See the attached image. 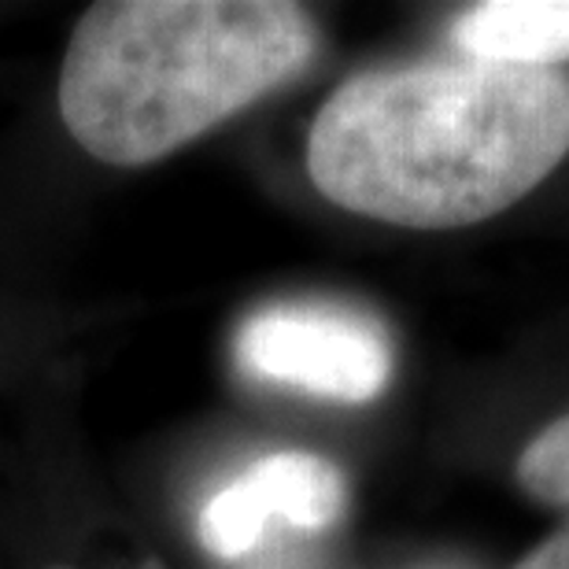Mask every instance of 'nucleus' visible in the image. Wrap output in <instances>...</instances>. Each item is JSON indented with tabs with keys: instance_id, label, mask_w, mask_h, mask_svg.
<instances>
[{
	"instance_id": "obj_1",
	"label": "nucleus",
	"mask_w": 569,
	"mask_h": 569,
	"mask_svg": "<svg viewBox=\"0 0 569 569\" xmlns=\"http://www.w3.org/2000/svg\"><path fill=\"white\" fill-rule=\"evenodd\" d=\"M566 156V71L432 56L340 82L311 122L307 174L362 219L459 230L515 208Z\"/></svg>"
},
{
	"instance_id": "obj_2",
	"label": "nucleus",
	"mask_w": 569,
	"mask_h": 569,
	"mask_svg": "<svg viewBox=\"0 0 569 569\" xmlns=\"http://www.w3.org/2000/svg\"><path fill=\"white\" fill-rule=\"evenodd\" d=\"M318 44L281 0H104L67 44L60 119L100 163L144 167L292 82Z\"/></svg>"
},
{
	"instance_id": "obj_3",
	"label": "nucleus",
	"mask_w": 569,
	"mask_h": 569,
	"mask_svg": "<svg viewBox=\"0 0 569 569\" xmlns=\"http://www.w3.org/2000/svg\"><path fill=\"white\" fill-rule=\"evenodd\" d=\"M248 378L318 400L370 403L392 381V345L370 315L333 303H270L233 340Z\"/></svg>"
},
{
	"instance_id": "obj_4",
	"label": "nucleus",
	"mask_w": 569,
	"mask_h": 569,
	"mask_svg": "<svg viewBox=\"0 0 569 569\" xmlns=\"http://www.w3.org/2000/svg\"><path fill=\"white\" fill-rule=\"evenodd\" d=\"M348 485L311 451H274L222 485L200 510V543L214 559H244L274 526L322 532L345 515Z\"/></svg>"
},
{
	"instance_id": "obj_5",
	"label": "nucleus",
	"mask_w": 569,
	"mask_h": 569,
	"mask_svg": "<svg viewBox=\"0 0 569 569\" xmlns=\"http://www.w3.org/2000/svg\"><path fill=\"white\" fill-rule=\"evenodd\" d=\"M459 56L518 67L569 63V0H481L451 22Z\"/></svg>"
},
{
	"instance_id": "obj_6",
	"label": "nucleus",
	"mask_w": 569,
	"mask_h": 569,
	"mask_svg": "<svg viewBox=\"0 0 569 569\" xmlns=\"http://www.w3.org/2000/svg\"><path fill=\"white\" fill-rule=\"evenodd\" d=\"M518 485L543 507L569 510V415L555 418L548 429L518 455Z\"/></svg>"
},
{
	"instance_id": "obj_7",
	"label": "nucleus",
	"mask_w": 569,
	"mask_h": 569,
	"mask_svg": "<svg viewBox=\"0 0 569 569\" xmlns=\"http://www.w3.org/2000/svg\"><path fill=\"white\" fill-rule=\"evenodd\" d=\"M515 569H569V521L555 537L543 540L540 548H532Z\"/></svg>"
},
{
	"instance_id": "obj_8",
	"label": "nucleus",
	"mask_w": 569,
	"mask_h": 569,
	"mask_svg": "<svg viewBox=\"0 0 569 569\" xmlns=\"http://www.w3.org/2000/svg\"><path fill=\"white\" fill-rule=\"evenodd\" d=\"M141 569H163V566H156V562H148V566H141Z\"/></svg>"
}]
</instances>
